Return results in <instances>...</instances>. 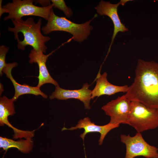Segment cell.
Segmentation results:
<instances>
[{
  "mask_svg": "<svg viewBox=\"0 0 158 158\" xmlns=\"http://www.w3.org/2000/svg\"><path fill=\"white\" fill-rule=\"evenodd\" d=\"M125 95L131 101L158 109V63L139 59L134 82Z\"/></svg>",
  "mask_w": 158,
  "mask_h": 158,
  "instance_id": "obj_1",
  "label": "cell"
},
{
  "mask_svg": "<svg viewBox=\"0 0 158 158\" xmlns=\"http://www.w3.org/2000/svg\"><path fill=\"white\" fill-rule=\"evenodd\" d=\"M11 21L14 27L8 26V30L13 32L14 38L17 40L18 49L24 50L25 47L29 45L37 52H46L47 47L45 44L51 38L44 36L41 32L42 19L40 18L37 23L32 17L25 20L22 18Z\"/></svg>",
  "mask_w": 158,
  "mask_h": 158,
  "instance_id": "obj_2",
  "label": "cell"
},
{
  "mask_svg": "<svg viewBox=\"0 0 158 158\" xmlns=\"http://www.w3.org/2000/svg\"><path fill=\"white\" fill-rule=\"evenodd\" d=\"M97 16L95 14L91 19L83 23L78 24L68 20L65 17L57 16L52 9L47 23L42 27L41 30L46 35L55 31L68 32L72 35V39L80 43L86 40L90 35L93 29V27L90 25V23Z\"/></svg>",
  "mask_w": 158,
  "mask_h": 158,
  "instance_id": "obj_3",
  "label": "cell"
},
{
  "mask_svg": "<svg viewBox=\"0 0 158 158\" xmlns=\"http://www.w3.org/2000/svg\"><path fill=\"white\" fill-rule=\"evenodd\" d=\"M128 125L138 133L158 127V109L147 107L137 101H131Z\"/></svg>",
  "mask_w": 158,
  "mask_h": 158,
  "instance_id": "obj_4",
  "label": "cell"
},
{
  "mask_svg": "<svg viewBox=\"0 0 158 158\" xmlns=\"http://www.w3.org/2000/svg\"><path fill=\"white\" fill-rule=\"evenodd\" d=\"M33 2L32 0H13L12 2L2 6L8 13L4 18V20H19L24 16H33L42 17L47 20L53 7L52 4L46 7H39L34 5Z\"/></svg>",
  "mask_w": 158,
  "mask_h": 158,
  "instance_id": "obj_5",
  "label": "cell"
},
{
  "mask_svg": "<svg viewBox=\"0 0 158 158\" xmlns=\"http://www.w3.org/2000/svg\"><path fill=\"white\" fill-rule=\"evenodd\" d=\"M120 140L126 146L125 158H134L139 156L146 158H158V149L147 142L140 133L137 132L133 136L122 134Z\"/></svg>",
  "mask_w": 158,
  "mask_h": 158,
  "instance_id": "obj_6",
  "label": "cell"
},
{
  "mask_svg": "<svg viewBox=\"0 0 158 158\" xmlns=\"http://www.w3.org/2000/svg\"><path fill=\"white\" fill-rule=\"evenodd\" d=\"M131 107V101L125 95L118 97L103 106L102 109L109 116V123L114 124L128 125V119Z\"/></svg>",
  "mask_w": 158,
  "mask_h": 158,
  "instance_id": "obj_7",
  "label": "cell"
},
{
  "mask_svg": "<svg viewBox=\"0 0 158 158\" xmlns=\"http://www.w3.org/2000/svg\"><path fill=\"white\" fill-rule=\"evenodd\" d=\"M121 5L120 1L116 4H112L110 1L101 0L95 9L97 13L101 16H106L112 20L114 29L111 40L108 53L110 51L114 39L118 32H125L128 29L121 21L118 13V7Z\"/></svg>",
  "mask_w": 158,
  "mask_h": 158,
  "instance_id": "obj_8",
  "label": "cell"
},
{
  "mask_svg": "<svg viewBox=\"0 0 158 158\" xmlns=\"http://www.w3.org/2000/svg\"><path fill=\"white\" fill-rule=\"evenodd\" d=\"M90 85L87 83H85L81 88L75 90H66L61 88L59 85L56 86L54 91L49 96V98L51 100L55 98L62 100L77 99L83 103L85 109H90L92 91L89 89Z\"/></svg>",
  "mask_w": 158,
  "mask_h": 158,
  "instance_id": "obj_9",
  "label": "cell"
},
{
  "mask_svg": "<svg viewBox=\"0 0 158 158\" xmlns=\"http://www.w3.org/2000/svg\"><path fill=\"white\" fill-rule=\"evenodd\" d=\"M119 125L109 123L104 125L100 126L95 124L94 122H92L89 117H87L79 121L77 124L75 126L67 128L64 127L62 129V131L65 130H73L78 129H83L84 132L81 134L80 137H81L84 142V139L87 134L90 133L98 132L100 134L99 140V145L102 144L103 140L108 133L111 130L118 127Z\"/></svg>",
  "mask_w": 158,
  "mask_h": 158,
  "instance_id": "obj_10",
  "label": "cell"
},
{
  "mask_svg": "<svg viewBox=\"0 0 158 158\" xmlns=\"http://www.w3.org/2000/svg\"><path fill=\"white\" fill-rule=\"evenodd\" d=\"M12 98L8 99L4 95L0 98V126H3L5 124L11 128L13 131V138L17 139L23 138H27L29 135L28 131H24L17 129L12 125L8 121L9 116H12L15 113L13 102Z\"/></svg>",
  "mask_w": 158,
  "mask_h": 158,
  "instance_id": "obj_11",
  "label": "cell"
},
{
  "mask_svg": "<svg viewBox=\"0 0 158 158\" xmlns=\"http://www.w3.org/2000/svg\"><path fill=\"white\" fill-rule=\"evenodd\" d=\"M54 51L48 54L45 55L43 53L37 52L33 49L29 53V63H37L38 66L39 73L37 78L39 81L37 87L39 88L43 85L47 83L52 84L55 86L59 85L58 82L50 75L46 66V62L48 57Z\"/></svg>",
  "mask_w": 158,
  "mask_h": 158,
  "instance_id": "obj_12",
  "label": "cell"
},
{
  "mask_svg": "<svg viewBox=\"0 0 158 158\" xmlns=\"http://www.w3.org/2000/svg\"><path fill=\"white\" fill-rule=\"evenodd\" d=\"M107 75L105 72L101 74L99 72L96 78V83L95 87L91 91V99L99 97L102 95H111L119 92H127L129 86L127 85L118 86L110 83L107 79Z\"/></svg>",
  "mask_w": 158,
  "mask_h": 158,
  "instance_id": "obj_13",
  "label": "cell"
},
{
  "mask_svg": "<svg viewBox=\"0 0 158 158\" xmlns=\"http://www.w3.org/2000/svg\"><path fill=\"white\" fill-rule=\"evenodd\" d=\"M18 64L16 62L6 63L2 70L6 77L11 81L15 89V92L13 98L16 101L21 95L26 94H31L36 96L41 95L44 98H47V95L42 92L40 88L36 87H32L26 84L21 85L13 78L11 74V71L13 68L16 67Z\"/></svg>",
  "mask_w": 158,
  "mask_h": 158,
  "instance_id": "obj_14",
  "label": "cell"
},
{
  "mask_svg": "<svg viewBox=\"0 0 158 158\" xmlns=\"http://www.w3.org/2000/svg\"><path fill=\"white\" fill-rule=\"evenodd\" d=\"M33 146V142L32 138L15 141L6 138L0 137V147L3 148L6 152L10 148H16L21 152L27 153L32 150Z\"/></svg>",
  "mask_w": 158,
  "mask_h": 158,
  "instance_id": "obj_15",
  "label": "cell"
},
{
  "mask_svg": "<svg viewBox=\"0 0 158 158\" xmlns=\"http://www.w3.org/2000/svg\"><path fill=\"white\" fill-rule=\"evenodd\" d=\"M53 7L62 11L66 17L69 18L72 16L73 12L71 8L68 7L63 0H51Z\"/></svg>",
  "mask_w": 158,
  "mask_h": 158,
  "instance_id": "obj_16",
  "label": "cell"
},
{
  "mask_svg": "<svg viewBox=\"0 0 158 158\" xmlns=\"http://www.w3.org/2000/svg\"><path fill=\"white\" fill-rule=\"evenodd\" d=\"M9 49V48L6 46L1 45L0 46V75L1 76L3 74V69L6 63L5 62V58Z\"/></svg>",
  "mask_w": 158,
  "mask_h": 158,
  "instance_id": "obj_17",
  "label": "cell"
},
{
  "mask_svg": "<svg viewBox=\"0 0 158 158\" xmlns=\"http://www.w3.org/2000/svg\"><path fill=\"white\" fill-rule=\"evenodd\" d=\"M36 3H39L40 4L42 7L47 6L50 5L51 4V0H35V1Z\"/></svg>",
  "mask_w": 158,
  "mask_h": 158,
  "instance_id": "obj_18",
  "label": "cell"
},
{
  "mask_svg": "<svg viewBox=\"0 0 158 158\" xmlns=\"http://www.w3.org/2000/svg\"><path fill=\"white\" fill-rule=\"evenodd\" d=\"M2 0H0V17H1L3 13H7V10L2 7Z\"/></svg>",
  "mask_w": 158,
  "mask_h": 158,
  "instance_id": "obj_19",
  "label": "cell"
},
{
  "mask_svg": "<svg viewBox=\"0 0 158 158\" xmlns=\"http://www.w3.org/2000/svg\"><path fill=\"white\" fill-rule=\"evenodd\" d=\"M132 0H121L120 1L121 3V5H122V6H124L125 4L127 2L130 1H132Z\"/></svg>",
  "mask_w": 158,
  "mask_h": 158,
  "instance_id": "obj_20",
  "label": "cell"
},
{
  "mask_svg": "<svg viewBox=\"0 0 158 158\" xmlns=\"http://www.w3.org/2000/svg\"><path fill=\"white\" fill-rule=\"evenodd\" d=\"M157 1H158V0H157Z\"/></svg>",
  "mask_w": 158,
  "mask_h": 158,
  "instance_id": "obj_21",
  "label": "cell"
}]
</instances>
